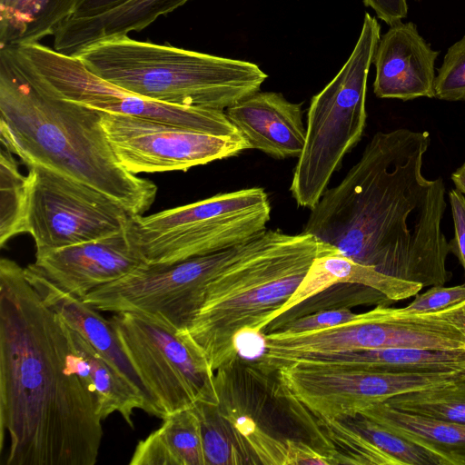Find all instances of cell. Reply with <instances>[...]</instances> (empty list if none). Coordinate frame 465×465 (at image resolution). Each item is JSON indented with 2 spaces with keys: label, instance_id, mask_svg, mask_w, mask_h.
Returning <instances> with one entry per match:
<instances>
[{
  "label": "cell",
  "instance_id": "obj_1",
  "mask_svg": "<svg viewBox=\"0 0 465 465\" xmlns=\"http://www.w3.org/2000/svg\"><path fill=\"white\" fill-rule=\"evenodd\" d=\"M427 131L377 132L360 160L311 209L302 232L359 263L423 288L452 273L442 231L447 207L442 178L422 174Z\"/></svg>",
  "mask_w": 465,
  "mask_h": 465
},
{
  "label": "cell",
  "instance_id": "obj_2",
  "mask_svg": "<svg viewBox=\"0 0 465 465\" xmlns=\"http://www.w3.org/2000/svg\"><path fill=\"white\" fill-rule=\"evenodd\" d=\"M98 397L75 370L64 322L22 268L0 261V444L6 465H94Z\"/></svg>",
  "mask_w": 465,
  "mask_h": 465
},
{
  "label": "cell",
  "instance_id": "obj_3",
  "mask_svg": "<svg viewBox=\"0 0 465 465\" xmlns=\"http://www.w3.org/2000/svg\"><path fill=\"white\" fill-rule=\"evenodd\" d=\"M102 114L51 93L0 54L1 146L27 166L41 165L84 183L132 215H143L157 187L119 163Z\"/></svg>",
  "mask_w": 465,
  "mask_h": 465
},
{
  "label": "cell",
  "instance_id": "obj_4",
  "mask_svg": "<svg viewBox=\"0 0 465 465\" xmlns=\"http://www.w3.org/2000/svg\"><path fill=\"white\" fill-rule=\"evenodd\" d=\"M335 252L310 233L264 231L251 250L209 284L184 331L213 371L229 367L239 356V333L262 331L296 292L315 258Z\"/></svg>",
  "mask_w": 465,
  "mask_h": 465
},
{
  "label": "cell",
  "instance_id": "obj_5",
  "mask_svg": "<svg viewBox=\"0 0 465 465\" xmlns=\"http://www.w3.org/2000/svg\"><path fill=\"white\" fill-rule=\"evenodd\" d=\"M74 57L90 72L122 89L182 106L226 110L260 91L268 77L248 61L137 41L128 35L97 42Z\"/></svg>",
  "mask_w": 465,
  "mask_h": 465
},
{
  "label": "cell",
  "instance_id": "obj_6",
  "mask_svg": "<svg viewBox=\"0 0 465 465\" xmlns=\"http://www.w3.org/2000/svg\"><path fill=\"white\" fill-rule=\"evenodd\" d=\"M381 38L377 19L365 13L356 45L341 69L312 96L306 138L290 192L298 206L312 209L344 156L361 141L366 120L367 80Z\"/></svg>",
  "mask_w": 465,
  "mask_h": 465
},
{
  "label": "cell",
  "instance_id": "obj_7",
  "mask_svg": "<svg viewBox=\"0 0 465 465\" xmlns=\"http://www.w3.org/2000/svg\"><path fill=\"white\" fill-rule=\"evenodd\" d=\"M271 210L265 190L251 187L133 215L126 230L144 262L170 265L252 240L267 230Z\"/></svg>",
  "mask_w": 465,
  "mask_h": 465
},
{
  "label": "cell",
  "instance_id": "obj_8",
  "mask_svg": "<svg viewBox=\"0 0 465 465\" xmlns=\"http://www.w3.org/2000/svg\"><path fill=\"white\" fill-rule=\"evenodd\" d=\"M11 61L46 90L104 113L156 120L203 133L242 136L224 110L147 99L90 72L74 56L39 43L8 48Z\"/></svg>",
  "mask_w": 465,
  "mask_h": 465
},
{
  "label": "cell",
  "instance_id": "obj_9",
  "mask_svg": "<svg viewBox=\"0 0 465 465\" xmlns=\"http://www.w3.org/2000/svg\"><path fill=\"white\" fill-rule=\"evenodd\" d=\"M110 322L163 418L196 402L220 405L214 371L184 330L129 312H115Z\"/></svg>",
  "mask_w": 465,
  "mask_h": 465
},
{
  "label": "cell",
  "instance_id": "obj_10",
  "mask_svg": "<svg viewBox=\"0 0 465 465\" xmlns=\"http://www.w3.org/2000/svg\"><path fill=\"white\" fill-rule=\"evenodd\" d=\"M257 368L265 374L309 354L385 348L465 350V335L434 312L377 305L348 322L293 335L263 334Z\"/></svg>",
  "mask_w": 465,
  "mask_h": 465
},
{
  "label": "cell",
  "instance_id": "obj_11",
  "mask_svg": "<svg viewBox=\"0 0 465 465\" xmlns=\"http://www.w3.org/2000/svg\"><path fill=\"white\" fill-rule=\"evenodd\" d=\"M260 235L247 242L170 265L145 263L94 289L83 301L99 311L141 313L183 331L202 306L209 284L251 250Z\"/></svg>",
  "mask_w": 465,
  "mask_h": 465
},
{
  "label": "cell",
  "instance_id": "obj_12",
  "mask_svg": "<svg viewBox=\"0 0 465 465\" xmlns=\"http://www.w3.org/2000/svg\"><path fill=\"white\" fill-rule=\"evenodd\" d=\"M28 168L27 233L36 253L127 229L133 215L107 194L46 167Z\"/></svg>",
  "mask_w": 465,
  "mask_h": 465
},
{
  "label": "cell",
  "instance_id": "obj_13",
  "mask_svg": "<svg viewBox=\"0 0 465 465\" xmlns=\"http://www.w3.org/2000/svg\"><path fill=\"white\" fill-rule=\"evenodd\" d=\"M278 390L312 411L344 419L395 396L455 383L465 371L396 372L297 361L275 371Z\"/></svg>",
  "mask_w": 465,
  "mask_h": 465
},
{
  "label": "cell",
  "instance_id": "obj_14",
  "mask_svg": "<svg viewBox=\"0 0 465 465\" xmlns=\"http://www.w3.org/2000/svg\"><path fill=\"white\" fill-rule=\"evenodd\" d=\"M102 125L119 163L134 174L186 171L250 149L242 136L119 114L103 112Z\"/></svg>",
  "mask_w": 465,
  "mask_h": 465
},
{
  "label": "cell",
  "instance_id": "obj_15",
  "mask_svg": "<svg viewBox=\"0 0 465 465\" xmlns=\"http://www.w3.org/2000/svg\"><path fill=\"white\" fill-rule=\"evenodd\" d=\"M127 230L35 253L32 265L61 290L84 300L94 289L144 265Z\"/></svg>",
  "mask_w": 465,
  "mask_h": 465
},
{
  "label": "cell",
  "instance_id": "obj_16",
  "mask_svg": "<svg viewBox=\"0 0 465 465\" xmlns=\"http://www.w3.org/2000/svg\"><path fill=\"white\" fill-rule=\"evenodd\" d=\"M433 50L412 22L391 25L376 47L373 93L378 98L413 100L434 98L435 61Z\"/></svg>",
  "mask_w": 465,
  "mask_h": 465
},
{
  "label": "cell",
  "instance_id": "obj_17",
  "mask_svg": "<svg viewBox=\"0 0 465 465\" xmlns=\"http://www.w3.org/2000/svg\"><path fill=\"white\" fill-rule=\"evenodd\" d=\"M225 113L250 149L276 159L301 155L306 138L301 104L288 101L281 93L258 91Z\"/></svg>",
  "mask_w": 465,
  "mask_h": 465
},
{
  "label": "cell",
  "instance_id": "obj_18",
  "mask_svg": "<svg viewBox=\"0 0 465 465\" xmlns=\"http://www.w3.org/2000/svg\"><path fill=\"white\" fill-rule=\"evenodd\" d=\"M25 274L45 304L139 391L147 403L148 413L163 419L162 411L123 350L110 320L83 300L58 288L32 264L25 268Z\"/></svg>",
  "mask_w": 465,
  "mask_h": 465
},
{
  "label": "cell",
  "instance_id": "obj_19",
  "mask_svg": "<svg viewBox=\"0 0 465 465\" xmlns=\"http://www.w3.org/2000/svg\"><path fill=\"white\" fill-rule=\"evenodd\" d=\"M337 283H357L371 287L382 292L392 302L415 296L423 289L420 283L387 275L340 252L330 253L315 258L300 286L280 309L277 317Z\"/></svg>",
  "mask_w": 465,
  "mask_h": 465
},
{
  "label": "cell",
  "instance_id": "obj_20",
  "mask_svg": "<svg viewBox=\"0 0 465 465\" xmlns=\"http://www.w3.org/2000/svg\"><path fill=\"white\" fill-rule=\"evenodd\" d=\"M290 412L314 439V449L326 456L331 464L399 465L398 461L380 450L344 420L323 417L277 390Z\"/></svg>",
  "mask_w": 465,
  "mask_h": 465
},
{
  "label": "cell",
  "instance_id": "obj_21",
  "mask_svg": "<svg viewBox=\"0 0 465 465\" xmlns=\"http://www.w3.org/2000/svg\"><path fill=\"white\" fill-rule=\"evenodd\" d=\"M358 413L433 452L444 465H465V424L404 412L385 401L373 403Z\"/></svg>",
  "mask_w": 465,
  "mask_h": 465
},
{
  "label": "cell",
  "instance_id": "obj_22",
  "mask_svg": "<svg viewBox=\"0 0 465 465\" xmlns=\"http://www.w3.org/2000/svg\"><path fill=\"white\" fill-rule=\"evenodd\" d=\"M297 361L396 372L465 371V350L385 348L309 354L292 362Z\"/></svg>",
  "mask_w": 465,
  "mask_h": 465
},
{
  "label": "cell",
  "instance_id": "obj_23",
  "mask_svg": "<svg viewBox=\"0 0 465 465\" xmlns=\"http://www.w3.org/2000/svg\"><path fill=\"white\" fill-rule=\"evenodd\" d=\"M64 329L75 370L86 376L93 385L103 420L117 411L134 428V411L141 409L147 413L149 411L142 394L78 332L65 323Z\"/></svg>",
  "mask_w": 465,
  "mask_h": 465
},
{
  "label": "cell",
  "instance_id": "obj_24",
  "mask_svg": "<svg viewBox=\"0 0 465 465\" xmlns=\"http://www.w3.org/2000/svg\"><path fill=\"white\" fill-rule=\"evenodd\" d=\"M163 424L135 448L130 465H206L202 427L194 407L163 418Z\"/></svg>",
  "mask_w": 465,
  "mask_h": 465
},
{
  "label": "cell",
  "instance_id": "obj_25",
  "mask_svg": "<svg viewBox=\"0 0 465 465\" xmlns=\"http://www.w3.org/2000/svg\"><path fill=\"white\" fill-rule=\"evenodd\" d=\"M78 0H0V48L37 44L54 35Z\"/></svg>",
  "mask_w": 465,
  "mask_h": 465
},
{
  "label": "cell",
  "instance_id": "obj_26",
  "mask_svg": "<svg viewBox=\"0 0 465 465\" xmlns=\"http://www.w3.org/2000/svg\"><path fill=\"white\" fill-rule=\"evenodd\" d=\"M29 188L27 176L19 169L14 154L0 149V246L13 237L27 233Z\"/></svg>",
  "mask_w": 465,
  "mask_h": 465
},
{
  "label": "cell",
  "instance_id": "obj_27",
  "mask_svg": "<svg viewBox=\"0 0 465 465\" xmlns=\"http://www.w3.org/2000/svg\"><path fill=\"white\" fill-rule=\"evenodd\" d=\"M385 402L404 412L465 424V379L445 386L401 394Z\"/></svg>",
  "mask_w": 465,
  "mask_h": 465
},
{
  "label": "cell",
  "instance_id": "obj_28",
  "mask_svg": "<svg viewBox=\"0 0 465 465\" xmlns=\"http://www.w3.org/2000/svg\"><path fill=\"white\" fill-rule=\"evenodd\" d=\"M391 303L382 292L371 287L357 283H337L291 308L268 325H278L320 312Z\"/></svg>",
  "mask_w": 465,
  "mask_h": 465
},
{
  "label": "cell",
  "instance_id": "obj_29",
  "mask_svg": "<svg viewBox=\"0 0 465 465\" xmlns=\"http://www.w3.org/2000/svg\"><path fill=\"white\" fill-rule=\"evenodd\" d=\"M340 420L397 460L399 465H444L442 460L433 452L392 433L359 413Z\"/></svg>",
  "mask_w": 465,
  "mask_h": 465
},
{
  "label": "cell",
  "instance_id": "obj_30",
  "mask_svg": "<svg viewBox=\"0 0 465 465\" xmlns=\"http://www.w3.org/2000/svg\"><path fill=\"white\" fill-rule=\"evenodd\" d=\"M202 427V438L206 465L239 464L244 462L236 443L229 433L233 430L218 411V407L203 402L194 404Z\"/></svg>",
  "mask_w": 465,
  "mask_h": 465
},
{
  "label": "cell",
  "instance_id": "obj_31",
  "mask_svg": "<svg viewBox=\"0 0 465 465\" xmlns=\"http://www.w3.org/2000/svg\"><path fill=\"white\" fill-rule=\"evenodd\" d=\"M434 98L465 101V35L444 55L434 80Z\"/></svg>",
  "mask_w": 465,
  "mask_h": 465
},
{
  "label": "cell",
  "instance_id": "obj_32",
  "mask_svg": "<svg viewBox=\"0 0 465 465\" xmlns=\"http://www.w3.org/2000/svg\"><path fill=\"white\" fill-rule=\"evenodd\" d=\"M359 313L351 309H339L315 312L294 320L278 324L267 325L263 334L275 333L280 335H293L308 331L322 330L352 321Z\"/></svg>",
  "mask_w": 465,
  "mask_h": 465
},
{
  "label": "cell",
  "instance_id": "obj_33",
  "mask_svg": "<svg viewBox=\"0 0 465 465\" xmlns=\"http://www.w3.org/2000/svg\"><path fill=\"white\" fill-rule=\"evenodd\" d=\"M465 300V283L445 287L431 286L421 294H416L414 300L402 310L411 314L432 313L442 311Z\"/></svg>",
  "mask_w": 465,
  "mask_h": 465
},
{
  "label": "cell",
  "instance_id": "obj_34",
  "mask_svg": "<svg viewBox=\"0 0 465 465\" xmlns=\"http://www.w3.org/2000/svg\"><path fill=\"white\" fill-rule=\"evenodd\" d=\"M449 200L454 223V237L449 242L450 251L458 258L465 275V195L456 188L451 189Z\"/></svg>",
  "mask_w": 465,
  "mask_h": 465
},
{
  "label": "cell",
  "instance_id": "obj_35",
  "mask_svg": "<svg viewBox=\"0 0 465 465\" xmlns=\"http://www.w3.org/2000/svg\"><path fill=\"white\" fill-rule=\"evenodd\" d=\"M363 3L375 12L379 19L390 26L408 15L407 0H363Z\"/></svg>",
  "mask_w": 465,
  "mask_h": 465
},
{
  "label": "cell",
  "instance_id": "obj_36",
  "mask_svg": "<svg viewBox=\"0 0 465 465\" xmlns=\"http://www.w3.org/2000/svg\"><path fill=\"white\" fill-rule=\"evenodd\" d=\"M130 0H78L74 15L70 18L97 16L109 12Z\"/></svg>",
  "mask_w": 465,
  "mask_h": 465
},
{
  "label": "cell",
  "instance_id": "obj_37",
  "mask_svg": "<svg viewBox=\"0 0 465 465\" xmlns=\"http://www.w3.org/2000/svg\"><path fill=\"white\" fill-rule=\"evenodd\" d=\"M434 313L465 335V300Z\"/></svg>",
  "mask_w": 465,
  "mask_h": 465
},
{
  "label": "cell",
  "instance_id": "obj_38",
  "mask_svg": "<svg viewBox=\"0 0 465 465\" xmlns=\"http://www.w3.org/2000/svg\"><path fill=\"white\" fill-rule=\"evenodd\" d=\"M450 179L456 189L465 195V162L451 173Z\"/></svg>",
  "mask_w": 465,
  "mask_h": 465
},
{
  "label": "cell",
  "instance_id": "obj_39",
  "mask_svg": "<svg viewBox=\"0 0 465 465\" xmlns=\"http://www.w3.org/2000/svg\"><path fill=\"white\" fill-rule=\"evenodd\" d=\"M416 1H421V0H416Z\"/></svg>",
  "mask_w": 465,
  "mask_h": 465
}]
</instances>
